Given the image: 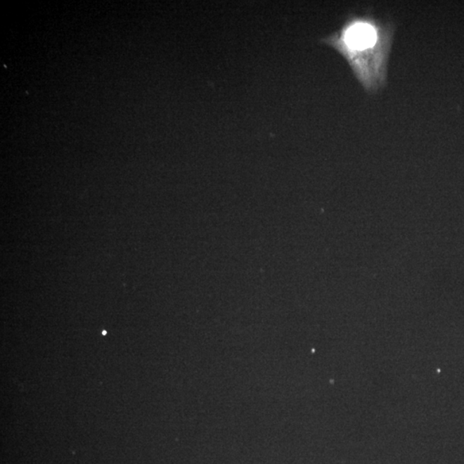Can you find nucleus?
I'll list each match as a JSON object with an SVG mask.
<instances>
[{"label": "nucleus", "instance_id": "f257e3e1", "mask_svg": "<svg viewBox=\"0 0 464 464\" xmlns=\"http://www.w3.org/2000/svg\"><path fill=\"white\" fill-rule=\"evenodd\" d=\"M385 31L370 18L351 17L322 42L342 54L363 86L370 91L385 79L390 36Z\"/></svg>", "mask_w": 464, "mask_h": 464}]
</instances>
